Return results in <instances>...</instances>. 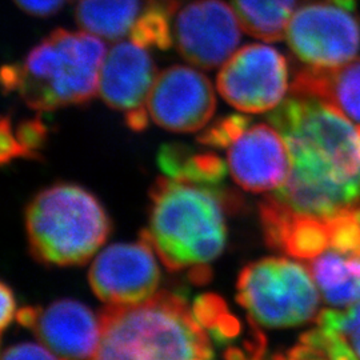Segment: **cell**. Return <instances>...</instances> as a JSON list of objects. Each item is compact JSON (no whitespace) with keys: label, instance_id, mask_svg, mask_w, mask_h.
<instances>
[{"label":"cell","instance_id":"1","mask_svg":"<svg viewBox=\"0 0 360 360\" xmlns=\"http://www.w3.org/2000/svg\"><path fill=\"white\" fill-rule=\"evenodd\" d=\"M288 146L290 176L270 193L297 214L330 218L360 202V142L355 129L331 105L291 95L270 116Z\"/></svg>","mask_w":360,"mask_h":360},{"label":"cell","instance_id":"2","mask_svg":"<svg viewBox=\"0 0 360 360\" xmlns=\"http://www.w3.org/2000/svg\"><path fill=\"white\" fill-rule=\"evenodd\" d=\"M227 200L217 187L162 176L150 191L146 243L168 271L208 267L227 242Z\"/></svg>","mask_w":360,"mask_h":360},{"label":"cell","instance_id":"3","mask_svg":"<svg viewBox=\"0 0 360 360\" xmlns=\"http://www.w3.org/2000/svg\"><path fill=\"white\" fill-rule=\"evenodd\" d=\"M101 343L90 360L214 359L210 335L178 292L160 291L134 306L107 304Z\"/></svg>","mask_w":360,"mask_h":360},{"label":"cell","instance_id":"4","mask_svg":"<svg viewBox=\"0 0 360 360\" xmlns=\"http://www.w3.org/2000/svg\"><path fill=\"white\" fill-rule=\"evenodd\" d=\"M105 53L102 39L95 35L55 30L22 63L3 67V89L38 111L87 103L98 92Z\"/></svg>","mask_w":360,"mask_h":360},{"label":"cell","instance_id":"5","mask_svg":"<svg viewBox=\"0 0 360 360\" xmlns=\"http://www.w3.org/2000/svg\"><path fill=\"white\" fill-rule=\"evenodd\" d=\"M32 257L51 266H82L105 243L111 220L98 198L77 184L41 190L26 210Z\"/></svg>","mask_w":360,"mask_h":360},{"label":"cell","instance_id":"6","mask_svg":"<svg viewBox=\"0 0 360 360\" xmlns=\"http://www.w3.org/2000/svg\"><path fill=\"white\" fill-rule=\"evenodd\" d=\"M236 300L248 312V321L269 328L300 326L319 314L311 271L287 257H263L247 264L236 281Z\"/></svg>","mask_w":360,"mask_h":360},{"label":"cell","instance_id":"7","mask_svg":"<svg viewBox=\"0 0 360 360\" xmlns=\"http://www.w3.org/2000/svg\"><path fill=\"white\" fill-rule=\"evenodd\" d=\"M285 37L291 51L304 65L330 68L358 55L360 20L347 8L315 0L296 10Z\"/></svg>","mask_w":360,"mask_h":360},{"label":"cell","instance_id":"8","mask_svg":"<svg viewBox=\"0 0 360 360\" xmlns=\"http://www.w3.org/2000/svg\"><path fill=\"white\" fill-rule=\"evenodd\" d=\"M217 86L221 98L242 112L275 110L290 89L287 59L271 46L248 44L221 65Z\"/></svg>","mask_w":360,"mask_h":360},{"label":"cell","instance_id":"9","mask_svg":"<svg viewBox=\"0 0 360 360\" xmlns=\"http://www.w3.org/2000/svg\"><path fill=\"white\" fill-rule=\"evenodd\" d=\"M242 39V26L223 0H193L176 13L174 44L180 55L202 70L224 65Z\"/></svg>","mask_w":360,"mask_h":360},{"label":"cell","instance_id":"10","mask_svg":"<svg viewBox=\"0 0 360 360\" xmlns=\"http://www.w3.org/2000/svg\"><path fill=\"white\" fill-rule=\"evenodd\" d=\"M143 239L108 245L94 259L89 282L96 297L111 306L139 304L158 292L160 269Z\"/></svg>","mask_w":360,"mask_h":360},{"label":"cell","instance_id":"11","mask_svg":"<svg viewBox=\"0 0 360 360\" xmlns=\"http://www.w3.org/2000/svg\"><path fill=\"white\" fill-rule=\"evenodd\" d=\"M217 108L210 79L186 65H171L155 80L148 99L150 119L162 129L190 134L206 129Z\"/></svg>","mask_w":360,"mask_h":360},{"label":"cell","instance_id":"12","mask_svg":"<svg viewBox=\"0 0 360 360\" xmlns=\"http://www.w3.org/2000/svg\"><path fill=\"white\" fill-rule=\"evenodd\" d=\"M156 65L142 46L119 41L105 53L98 94L110 108L124 114L132 131L148 126V99L156 80Z\"/></svg>","mask_w":360,"mask_h":360},{"label":"cell","instance_id":"13","mask_svg":"<svg viewBox=\"0 0 360 360\" xmlns=\"http://www.w3.org/2000/svg\"><path fill=\"white\" fill-rule=\"evenodd\" d=\"M227 167L233 181L245 191L274 193L290 176V150L271 123H259L250 126L227 148Z\"/></svg>","mask_w":360,"mask_h":360},{"label":"cell","instance_id":"14","mask_svg":"<svg viewBox=\"0 0 360 360\" xmlns=\"http://www.w3.org/2000/svg\"><path fill=\"white\" fill-rule=\"evenodd\" d=\"M35 336L58 360H90L101 343V318L86 304L60 299L41 309Z\"/></svg>","mask_w":360,"mask_h":360},{"label":"cell","instance_id":"15","mask_svg":"<svg viewBox=\"0 0 360 360\" xmlns=\"http://www.w3.org/2000/svg\"><path fill=\"white\" fill-rule=\"evenodd\" d=\"M259 218L271 250L294 259L312 260L330 248L326 218L294 212L270 195L259 203Z\"/></svg>","mask_w":360,"mask_h":360},{"label":"cell","instance_id":"16","mask_svg":"<svg viewBox=\"0 0 360 360\" xmlns=\"http://www.w3.org/2000/svg\"><path fill=\"white\" fill-rule=\"evenodd\" d=\"M290 91L318 99L360 123V59L330 68L307 65L296 71Z\"/></svg>","mask_w":360,"mask_h":360},{"label":"cell","instance_id":"17","mask_svg":"<svg viewBox=\"0 0 360 360\" xmlns=\"http://www.w3.org/2000/svg\"><path fill=\"white\" fill-rule=\"evenodd\" d=\"M309 271L323 299L334 307H352L360 302V255L328 248L312 259Z\"/></svg>","mask_w":360,"mask_h":360},{"label":"cell","instance_id":"18","mask_svg":"<svg viewBox=\"0 0 360 360\" xmlns=\"http://www.w3.org/2000/svg\"><path fill=\"white\" fill-rule=\"evenodd\" d=\"M141 10V0H77L75 20L91 35L120 41L131 32Z\"/></svg>","mask_w":360,"mask_h":360},{"label":"cell","instance_id":"19","mask_svg":"<svg viewBox=\"0 0 360 360\" xmlns=\"http://www.w3.org/2000/svg\"><path fill=\"white\" fill-rule=\"evenodd\" d=\"M160 169L171 179L217 187L221 184L229 167L214 153H198L181 144L163 146L158 155Z\"/></svg>","mask_w":360,"mask_h":360},{"label":"cell","instance_id":"20","mask_svg":"<svg viewBox=\"0 0 360 360\" xmlns=\"http://www.w3.org/2000/svg\"><path fill=\"white\" fill-rule=\"evenodd\" d=\"M242 30L263 41H281L295 13L296 0H231Z\"/></svg>","mask_w":360,"mask_h":360},{"label":"cell","instance_id":"21","mask_svg":"<svg viewBox=\"0 0 360 360\" xmlns=\"http://www.w3.org/2000/svg\"><path fill=\"white\" fill-rule=\"evenodd\" d=\"M181 0H144L129 38L144 49L167 50L174 44L172 19Z\"/></svg>","mask_w":360,"mask_h":360},{"label":"cell","instance_id":"22","mask_svg":"<svg viewBox=\"0 0 360 360\" xmlns=\"http://www.w3.org/2000/svg\"><path fill=\"white\" fill-rule=\"evenodd\" d=\"M49 129L40 119H28L13 126L10 117L1 120V163L18 158H35L43 148Z\"/></svg>","mask_w":360,"mask_h":360},{"label":"cell","instance_id":"23","mask_svg":"<svg viewBox=\"0 0 360 360\" xmlns=\"http://www.w3.org/2000/svg\"><path fill=\"white\" fill-rule=\"evenodd\" d=\"M327 219L330 248L351 255H360V219L354 206L343 208Z\"/></svg>","mask_w":360,"mask_h":360},{"label":"cell","instance_id":"24","mask_svg":"<svg viewBox=\"0 0 360 360\" xmlns=\"http://www.w3.org/2000/svg\"><path fill=\"white\" fill-rule=\"evenodd\" d=\"M248 127V117L242 115L226 116L207 126L206 129L199 135L198 141L208 147L229 148Z\"/></svg>","mask_w":360,"mask_h":360},{"label":"cell","instance_id":"25","mask_svg":"<svg viewBox=\"0 0 360 360\" xmlns=\"http://www.w3.org/2000/svg\"><path fill=\"white\" fill-rule=\"evenodd\" d=\"M318 327L328 331L342 334L348 345L354 349L356 358L360 360V316L354 315L349 309L340 312L336 309H323L316 316Z\"/></svg>","mask_w":360,"mask_h":360},{"label":"cell","instance_id":"26","mask_svg":"<svg viewBox=\"0 0 360 360\" xmlns=\"http://www.w3.org/2000/svg\"><path fill=\"white\" fill-rule=\"evenodd\" d=\"M191 309L195 321L205 330H211L227 312H230L226 300L212 292L198 296L193 300Z\"/></svg>","mask_w":360,"mask_h":360},{"label":"cell","instance_id":"27","mask_svg":"<svg viewBox=\"0 0 360 360\" xmlns=\"http://www.w3.org/2000/svg\"><path fill=\"white\" fill-rule=\"evenodd\" d=\"M1 360H58L49 348L35 343H18L3 352Z\"/></svg>","mask_w":360,"mask_h":360},{"label":"cell","instance_id":"28","mask_svg":"<svg viewBox=\"0 0 360 360\" xmlns=\"http://www.w3.org/2000/svg\"><path fill=\"white\" fill-rule=\"evenodd\" d=\"M208 333L217 345H229L242 333V324L231 312H227Z\"/></svg>","mask_w":360,"mask_h":360},{"label":"cell","instance_id":"29","mask_svg":"<svg viewBox=\"0 0 360 360\" xmlns=\"http://www.w3.org/2000/svg\"><path fill=\"white\" fill-rule=\"evenodd\" d=\"M13 1L22 11L39 18L51 16L53 13H58L65 3V0H13Z\"/></svg>","mask_w":360,"mask_h":360},{"label":"cell","instance_id":"30","mask_svg":"<svg viewBox=\"0 0 360 360\" xmlns=\"http://www.w3.org/2000/svg\"><path fill=\"white\" fill-rule=\"evenodd\" d=\"M0 294H1L0 327H1V331H6V328L13 322V315L16 312V299L11 287L4 282L0 285Z\"/></svg>","mask_w":360,"mask_h":360},{"label":"cell","instance_id":"31","mask_svg":"<svg viewBox=\"0 0 360 360\" xmlns=\"http://www.w3.org/2000/svg\"><path fill=\"white\" fill-rule=\"evenodd\" d=\"M40 314H41V309L27 306V307H23V309H20L16 312V321L20 326L34 330V327L38 323Z\"/></svg>","mask_w":360,"mask_h":360},{"label":"cell","instance_id":"32","mask_svg":"<svg viewBox=\"0 0 360 360\" xmlns=\"http://www.w3.org/2000/svg\"><path fill=\"white\" fill-rule=\"evenodd\" d=\"M224 359L226 360H248L245 351H242L240 348L230 347L224 351Z\"/></svg>","mask_w":360,"mask_h":360},{"label":"cell","instance_id":"33","mask_svg":"<svg viewBox=\"0 0 360 360\" xmlns=\"http://www.w3.org/2000/svg\"><path fill=\"white\" fill-rule=\"evenodd\" d=\"M324 1L334 3L336 6H340V7H343V8H347L349 11H352V10L356 8V1H358V0H324Z\"/></svg>","mask_w":360,"mask_h":360},{"label":"cell","instance_id":"34","mask_svg":"<svg viewBox=\"0 0 360 360\" xmlns=\"http://www.w3.org/2000/svg\"><path fill=\"white\" fill-rule=\"evenodd\" d=\"M349 311L354 314V315H356V316H360V302L359 303H356L355 306H352V307H349Z\"/></svg>","mask_w":360,"mask_h":360},{"label":"cell","instance_id":"35","mask_svg":"<svg viewBox=\"0 0 360 360\" xmlns=\"http://www.w3.org/2000/svg\"><path fill=\"white\" fill-rule=\"evenodd\" d=\"M271 360H292L290 359L287 355H282V354H276V355H274L272 356V359Z\"/></svg>","mask_w":360,"mask_h":360},{"label":"cell","instance_id":"36","mask_svg":"<svg viewBox=\"0 0 360 360\" xmlns=\"http://www.w3.org/2000/svg\"><path fill=\"white\" fill-rule=\"evenodd\" d=\"M193 360H210V359H206V358H200V356H198V358H195V359Z\"/></svg>","mask_w":360,"mask_h":360},{"label":"cell","instance_id":"37","mask_svg":"<svg viewBox=\"0 0 360 360\" xmlns=\"http://www.w3.org/2000/svg\"><path fill=\"white\" fill-rule=\"evenodd\" d=\"M358 134H359V142H360V127H358Z\"/></svg>","mask_w":360,"mask_h":360},{"label":"cell","instance_id":"38","mask_svg":"<svg viewBox=\"0 0 360 360\" xmlns=\"http://www.w3.org/2000/svg\"><path fill=\"white\" fill-rule=\"evenodd\" d=\"M252 360H264V359H252Z\"/></svg>","mask_w":360,"mask_h":360}]
</instances>
